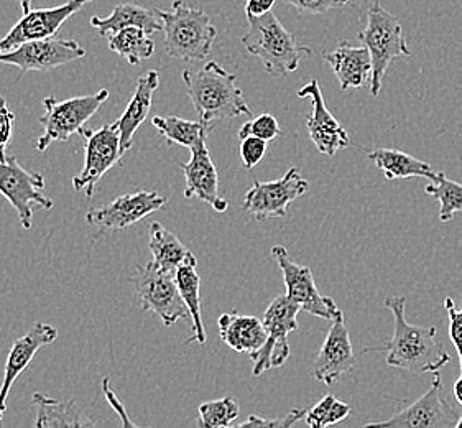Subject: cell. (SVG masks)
<instances>
[{"instance_id": "484cf974", "label": "cell", "mask_w": 462, "mask_h": 428, "mask_svg": "<svg viewBox=\"0 0 462 428\" xmlns=\"http://www.w3.org/2000/svg\"><path fill=\"white\" fill-rule=\"evenodd\" d=\"M33 404L37 407L35 427H94L93 420L84 415L83 410L74 401H58L45 394H33Z\"/></svg>"}, {"instance_id": "1f68e13d", "label": "cell", "mask_w": 462, "mask_h": 428, "mask_svg": "<svg viewBox=\"0 0 462 428\" xmlns=\"http://www.w3.org/2000/svg\"><path fill=\"white\" fill-rule=\"evenodd\" d=\"M241 415L239 402L234 397H224L217 401L204 402L199 405V428H229Z\"/></svg>"}, {"instance_id": "5bb4252c", "label": "cell", "mask_w": 462, "mask_h": 428, "mask_svg": "<svg viewBox=\"0 0 462 428\" xmlns=\"http://www.w3.org/2000/svg\"><path fill=\"white\" fill-rule=\"evenodd\" d=\"M457 412L448 401L439 371L433 374L430 391L423 394L392 419L370 422L367 427L389 428H453L457 423Z\"/></svg>"}, {"instance_id": "7a4b0ae2", "label": "cell", "mask_w": 462, "mask_h": 428, "mask_svg": "<svg viewBox=\"0 0 462 428\" xmlns=\"http://www.w3.org/2000/svg\"><path fill=\"white\" fill-rule=\"evenodd\" d=\"M181 78L199 121L213 126L214 121L252 114L237 84V76L219 63L209 61L198 71L185 70Z\"/></svg>"}, {"instance_id": "f35d334b", "label": "cell", "mask_w": 462, "mask_h": 428, "mask_svg": "<svg viewBox=\"0 0 462 428\" xmlns=\"http://www.w3.org/2000/svg\"><path fill=\"white\" fill-rule=\"evenodd\" d=\"M444 308L449 318V340L453 341L456 351L459 354V366H461L462 374V308H456V302L453 297H446L444 300Z\"/></svg>"}, {"instance_id": "f1b7e54d", "label": "cell", "mask_w": 462, "mask_h": 428, "mask_svg": "<svg viewBox=\"0 0 462 428\" xmlns=\"http://www.w3.org/2000/svg\"><path fill=\"white\" fill-rule=\"evenodd\" d=\"M152 124L167 139L170 145L176 144L188 149H193L201 140L208 139V135L213 131L211 124H206L199 119L186 121L176 116H168V117L155 116L152 119Z\"/></svg>"}, {"instance_id": "2e32d148", "label": "cell", "mask_w": 462, "mask_h": 428, "mask_svg": "<svg viewBox=\"0 0 462 428\" xmlns=\"http://www.w3.org/2000/svg\"><path fill=\"white\" fill-rule=\"evenodd\" d=\"M89 2L93 0H68L58 7L30 10L28 14H23V17L10 28L9 33L0 38V53L10 51L27 42L56 37L66 20L73 17L76 12H79Z\"/></svg>"}, {"instance_id": "6da1fadb", "label": "cell", "mask_w": 462, "mask_h": 428, "mask_svg": "<svg viewBox=\"0 0 462 428\" xmlns=\"http://www.w3.org/2000/svg\"><path fill=\"white\" fill-rule=\"evenodd\" d=\"M405 305V297H390L385 300V307L393 313V338L387 345L365 348L364 353L385 351V361L389 366L408 373L435 374L441 371V368L451 361V356L439 341H436L438 328L408 323Z\"/></svg>"}, {"instance_id": "e575fe53", "label": "cell", "mask_w": 462, "mask_h": 428, "mask_svg": "<svg viewBox=\"0 0 462 428\" xmlns=\"http://www.w3.org/2000/svg\"><path fill=\"white\" fill-rule=\"evenodd\" d=\"M267 140L249 135L241 140V159L245 170L257 167L267 152Z\"/></svg>"}, {"instance_id": "9c48e42d", "label": "cell", "mask_w": 462, "mask_h": 428, "mask_svg": "<svg viewBox=\"0 0 462 428\" xmlns=\"http://www.w3.org/2000/svg\"><path fill=\"white\" fill-rule=\"evenodd\" d=\"M79 135L84 140V167L83 172L73 178V188L76 191H84L86 198L91 200L102 177L111 168L121 165L125 152L122 149L121 132L116 122L106 124L97 131L84 129Z\"/></svg>"}, {"instance_id": "d4e9b609", "label": "cell", "mask_w": 462, "mask_h": 428, "mask_svg": "<svg viewBox=\"0 0 462 428\" xmlns=\"http://www.w3.org/2000/svg\"><path fill=\"white\" fill-rule=\"evenodd\" d=\"M176 284L181 297L185 300L186 307L189 310V317L193 320V336L186 341L191 343H206V330H204L203 317H201V277L198 274V261L195 254L188 256L180 269L175 272Z\"/></svg>"}, {"instance_id": "4dcf8cb0", "label": "cell", "mask_w": 462, "mask_h": 428, "mask_svg": "<svg viewBox=\"0 0 462 428\" xmlns=\"http://www.w3.org/2000/svg\"><path fill=\"white\" fill-rule=\"evenodd\" d=\"M425 191L439 203L441 223H448L453 219L454 214L462 213V185L449 180L443 172H436L433 183L426 185Z\"/></svg>"}, {"instance_id": "30bf717a", "label": "cell", "mask_w": 462, "mask_h": 428, "mask_svg": "<svg viewBox=\"0 0 462 428\" xmlns=\"http://www.w3.org/2000/svg\"><path fill=\"white\" fill-rule=\"evenodd\" d=\"M0 195L9 200L10 205L19 214L23 229L33 226V208L53 209V200L45 195V178L38 172L22 167L19 160L9 157L0 160Z\"/></svg>"}, {"instance_id": "9a60e30c", "label": "cell", "mask_w": 462, "mask_h": 428, "mask_svg": "<svg viewBox=\"0 0 462 428\" xmlns=\"http://www.w3.org/2000/svg\"><path fill=\"white\" fill-rule=\"evenodd\" d=\"M272 256L283 274L288 298L298 303L303 312L328 321H333L342 315L333 298L321 295V292L316 287L315 277L310 267L291 261L283 246H273Z\"/></svg>"}, {"instance_id": "8992f818", "label": "cell", "mask_w": 462, "mask_h": 428, "mask_svg": "<svg viewBox=\"0 0 462 428\" xmlns=\"http://www.w3.org/2000/svg\"><path fill=\"white\" fill-rule=\"evenodd\" d=\"M107 99V89H99L97 93L86 96H76L65 101L56 99L55 96L45 98V114L40 117L45 132L37 139V152H45L53 142H66L74 134H81L86 129V124L93 119L94 114L101 109L102 104Z\"/></svg>"}, {"instance_id": "4316f807", "label": "cell", "mask_w": 462, "mask_h": 428, "mask_svg": "<svg viewBox=\"0 0 462 428\" xmlns=\"http://www.w3.org/2000/svg\"><path fill=\"white\" fill-rule=\"evenodd\" d=\"M367 157L383 172L387 180H405V178L415 177L433 180L436 177L435 170L428 162L418 160L402 150H372Z\"/></svg>"}, {"instance_id": "d6986e66", "label": "cell", "mask_w": 462, "mask_h": 428, "mask_svg": "<svg viewBox=\"0 0 462 428\" xmlns=\"http://www.w3.org/2000/svg\"><path fill=\"white\" fill-rule=\"evenodd\" d=\"M58 338V330L55 326L47 323H35L30 328L27 335L20 336L10 348L5 369H4V381L0 386V423L7 410V399L14 384L19 379L20 374L27 369L33 361L38 351L43 346L51 345Z\"/></svg>"}, {"instance_id": "8fae6325", "label": "cell", "mask_w": 462, "mask_h": 428, "mask_svg": "<svg viewBox=\"0 0 462 428\" xmlns=\"http://www.w3.org/2000/svg\"><path fill=\"white\" fill-rule=\"evenodd\" d=\"M310 190V183L301 177L298 168H290L275 181H255L244 196L242 209L254 219L285 218L288 206Z\"/></svg>"}, {"instance_id": "ab89813d", "label": "cell", "mask_w": 462, "mask_h": 428, "mask_svg": "<svg viewBox=\"0 0 462 428\" xmlns=\"http://www.w3.org/2000/svg\"><path fill=\"white\" fill-rule=\"evenodd\" d=\"M102 391H104V395L107 397V401L111 402L112 407L117 410V414H121L122 425H132V427H134L135 423L127 417V412H125V409L122 407L121 401H119V399H117V395L112 392L109 377H106V379L102 381Z\"/></svg>"}, {"instance_id": "4fadbf2b", "label": "cell", "mask_w": 462, "mask_h": 428, "mask_svg": "<svg viewBox=\"0 0 462 428\" xmlns=\"http://www.w3.org/2000/svg\"><path fill=\"white\" fill-rule=\"evenodd\" d=\"M84 56L86 50L78 42L51 37L27 42L10 51L0 53V65L17 66L22 78L30 71L47 73L66 63L81 60Z\"/></svg>"}, {"instance_id": "83f0119b", "label": "cell", "mask_w": 462, "mask_h": 428, "mask_svg": "<svg viewBox=\"0 0 462 428\" xmlns=\"http://www.w3.org/2000/svg\"><path fill=\"white\" fill-rule=\"evenodd\" d=\"M148 249L152 252V262L160 267L175 274L180 265L188 259L191 251L183 242L176 237L175 234L168 231L163 224H150L148 228Z\"/></svg>"}, {"instance_id": "d590c367", "label": "cell", "mask_w": 462, "mask_h": 428, "mask_svg": "<svg viewBox=\"0 0 462 428\" xmlns=\"http://www.w3.org/2000/svg\"><path fill=\"white\" fill-rule=\"evenodd\" d=\"M14 129H15V114L10 111L5 98L0 96V160L2 162L9 159L7 147L14 135Z\"/></svg>"}, {"instance_id": "f546056e", "label": "cell", "mask_w": 462, "mask_h": 428, "mask_svg": "<svg viewBox=\"0 0 462 428\" xmlns=\"http://www.w3.org/2000/svg\"><path fill=\"white\" fill-rule=\"evenodd\" d=\"M107 45L114 53L125 58L132 66H139L155 53V42L145 30L137 27L124 28L107 37Z\"/></svg>"}, {"instance_id": "8d00e7d4", "label": "cell", "mask_w": 462, "mask_h": 428, "mask_svg": "<svg viewBox=\"0 0 462 428\" xmlns=\"http://www.w3.org/2000/svg\"><path fill=\"white\" fill-rule=\"evenodd\" d=\"M306 414L308 410L305 409H293L288 412L287 415L283 419L268 420L262 419L259 415H250L247 422H244L239 425V428L245 427H268V428H288L293 427L295 423H298L300 420L306 419Z\"/></svg>"}, {"instance_id": "3957f363", "label": "cell", "mask_w": 462, "mask_h": 428, "mask_svg": "<svg viewBox=\"0 0 462 428\" xmlns=\"http://www.w3.org/2000/svg\"><path fill=\"white\" fill-rule=\"evenodd\" d=\"M241 42L273 78H287L298 70L303 56L311 55L310 48L296 45L293 33L282 25L273 12L249 19V30Z\"/></svg>"}, {"instance_id": "7bdbcfd3", "label": "cell", "mask_w": 462, "mask_h": 428, "mask_svg": "<svg viewBox=\"0 0 462 428\" xmlns=\"http://www.w3.org/2000/svg\"><path fill=\"white\" fill-rule=\"evenodd\" d=\"M32 2L33 0H20V7H22L23 14H28L32 10Z\"/></svg>"}, {"instance_id": "cb8c5ba5", "label": "cell", "mask_w": 462, "mask_h": 428, "mask_svg": "<svg viewBox=\"0 0 462 428\" xmlns=\"http://www.w3.org/2000/svg\"><path fill=\"white\" fill-rule=\"evenodd\" d=\"M91 25L97 28L101 37L106 38L129 27L142 28L147 32L148 35L163 32V22L158 17L157 12L145 9L142 5H135V4L116 5V9L112 10L109 17H106V19L93 17Z\"/></svg>"}, {"instance_id": "ba28073f", "label": "cell", "mask_w": 462, "mask_h": 428, "mask_svg": "<svg viewBox=\"0 0 462 428\" xmlns=\"http://www.w3.org/2000/svg\"><path fill=\"white\" fill-rule=\"evenodd\" d=\"M300 312L301 307L288 295H280L268 305L262 318L267 330V341L262 349L250 356L254 361L252 374L255 377L287 363L290 358L288 336L298 330L296 317Z\"/></svg>"}, {"instance_id": "d6a6232c", "label": "cell", "mask_w": 462, "mask_h": 428, "mask_svg": "<svg viewBox=\"0 0 462 428\" xmlns=\"http://www.w3.org/2000/svg\"><path fill=\"white\" fill-rule=\"evenodd\" d=\"M352 409L349 404L336 399L333 394L324 395L315 407L306 414V425L311 428H324L336 425L349 417Z\"/></svg>"}, {"instance_id": "52a82bcc", "label": "cell", "mask_w": 462, "mask_h": 428, "mask_svg": "<svg viewBox=\"0 0 462 428\" xmlns=\"http://www.w3.org/2000/svg\"><path fill=\"white\" fill-rule=\"evenodd\" d=\"M130 284L145 312L155 313L163 325H175L176 321L189 317V310L180 293L175 274L160 269L150 261L134 270Z\"/></svg>"}, {"instance_id": "ee69618b", "label": "cell", "mask_w": 462, "mask_h": 428, "mask_svg": "<svg viewBox=\"0 0 462 428\" xmlns=\"http://www.w3.org/2000/svg\"><path fill=\"white\" fill-rule=\"evenodd\" d=\"M456 428H462V415L459 417V420H457V423H456Z\"/></svg>"}, {"instance_id": "60d3db41", "label": "cell", "mask_w": 462, "mask_h": 428, "mask_svg": "<svg viewBox=\"0 0 462 428\" xmlns=\"http://www.w3.org/2000/svg\"><path fill=\"white\" fill-rule=\"evenodd\" d=\"M275 2L277 0H247V4H245L247 19L260 17V15H265L268 12H272V7L275 5Z\"/></svg>"}, {"instance_id": "44dd1931", "label": "cell", "mask_w": 462, "mask_h": 428, "mask_svg": "<svg viewBox=\"0 0 462 428\" xmlns=\"http://www.w3.org/2000/svg\"><path fill=\"white\" fill-rule=\"evenodd\" d=\"M324 60L339 79L342 91L361 89L372 76V60L365 45L352 47L342 42L336 50L326 53Z\"/></svg>"}, {"instance_id": "74e56055", "label": "cell", "mask_w": 462, "mask_h": 428, "mask_svg": "<svg viewBox=\"0 0 462 428\" xmlns=\"http://www.w3.org/2000/svg\"><path fill=\"white\" fill-rule=\"evenodd\" d=\"M293 5L298 12L308 15H323L328 10L342 9L351 4V0H283Z\"/></svg>"}, {"instance_id": "7c38bea8", "label": "cell", "mask_w": 462, "mask_h": 428, "mask_svg": "<svg viewBox=\"0 0 462 428\" xmlns=\"http://www.w3.org/2000/svg\"><path fill=\"white\" fill-rule=\"evenodd\" d=\"M167 201L158 191H134L116 198L107 205L91 208L86 214V221L99 234L125 231L150 214L163 209Z\"/></svg>"}, {"instance_id": "e0dca14e", "label": "cell", "mask_w": 462, "mask_h": 428, "mask_svg": "<svg viewBox=\"0 0 462 428\" xmlns=\"http://www.w3.org/2000/svg\"><path fill=\"white\" fill-rule=\"evenodd\" d=\"M298 96L311 99L313 103V112L306 121V129L316 149L328 157H334L339 150L347 149L351 144L349 134L326 107L319 83L316 79L310 81L298 91Z\"/></svg>"}, {"instance_id": "ffe728a7", "label": "cell", "mask_w": 462, "mask_h": 428, "mask_svg": "<svg viewBox=\"0 0 462 428\" xmlns=\"http://www.w3.org/2000/svg\"><path fill=\"white\" fill-rule=\"evenodd\" d=\"M180 167L185 173V198H198L217 213L227 211L229 203L219 195V177L206 140L191 149V159Z\"/></svg>"}, {"instance_id": "b9f144b4", "label": "cell", "mask_w": 462, "mask_h": 428, "mask_svg": "<svg viewBox=\"0 0 462 428\" xmlns=\"http://www.w3.org/2000/svg\"><path fill=\"white\" fill-rule=\"evenodd\" d=\"M453 394L454 397H456V401L459 402L462 405V374L461 377L454 382Z\"/></svg>"}, {"instance_id": "7402d4cb", "label": "cell", "mask_w": 462, "mask_h": 428, "mask_svg": "<svg viewBox=\"0 0 462 428\" xmlns=\"http://www.w3.org/2000/svg\"><path fill=\"white\" fill-rule=\"evenodd\" d=\"M219 336L226 345L236 353L252 356L263 348L267 341V330L263 320L241 315L237 312H227L219 317Z\"/></svg>"}, {"instance_id": "836d02e7", "label": "cell", "mask_w": 462, "mask_h": 428, "mask_svg": "<svg viewBox=\"0 0 462 428\" xmlns=\"http://www.w3.org/2000/svg\"><path fill=\"white\" fill-rule=\"evenodd\" d=\"M280 134H282V127H280L277 119L272 114H268V112H262L260 116L254 117L252 121L242 124L237 137L242 140L249 137V135H255L259 139L272 142V140L277 139Z\"/></svg>"}, {"instance_id": "277c9868", "label": "cell", "mask_w": 462, "mask_h": 428, "mask_svg": "<svg viewBox=\"0 0 462 428\" xmlns=\"http://www.w3.org/2000/svg\"><path fill=\"white\" fill-rule=\"evenodd\" d=\"M163 22L165 51L170 58L185 61L206 60L213 50L217 30L201 9L175 0L171 10L155 9Z\"/></svg>"}, {"instance_id": "5b68a950", "label": "cell", "mask_w": 462, "mask_h": 428, "mask_svg": "<svg viewBox=\"0 0 462 428\" xmlns=\"http://www.w3.org/2000/svg\"><path fill=\"white\" fill-rule=\"evenodd\" d=\"M359 40L367 47L372 60L370 94L374 98L382 91L383 76L390 63L400 56H411V50L403 37L400 20L383 9L380 2H374L367 14V25L359 33Z\"/></svg>"}, {"instance_id": "ac0fdd59", "label": "cell", "mask_w": 462, "mask_h": 428, "mask_svg": "<svg viewBox=\"0 0 462 428\" xmlns=\"http://www.w3.org/2000/svg\"><path fill=\"white\" fill-rule=\"evenodd\" d=\"M321 351L316 358L313 374L316 379L326 386H333L342 376L351 373L357 363L354 354L349 330L344 321V313L331 321Z\"/></svg>"}, {"instance_id": "603a6c76", "label": "cell", "mask_w": 462, "mask_h": 428, "mask_svg": "<svg viewBox=\"0 0 462 428\" xmlns=\"http://www.w3.org/2000/svg\"><path fill=\"white\" fill-rule=\"evenodd\" d=\"M158 86L160 73L155 70H150L145 75L140 76L135 93L132 96L124 114L116 121V126L121 132L122 149L125 154L132 149L135 132L148 117V112L153 104V94L157 91Z\"/></svg>"}]
</instances>
